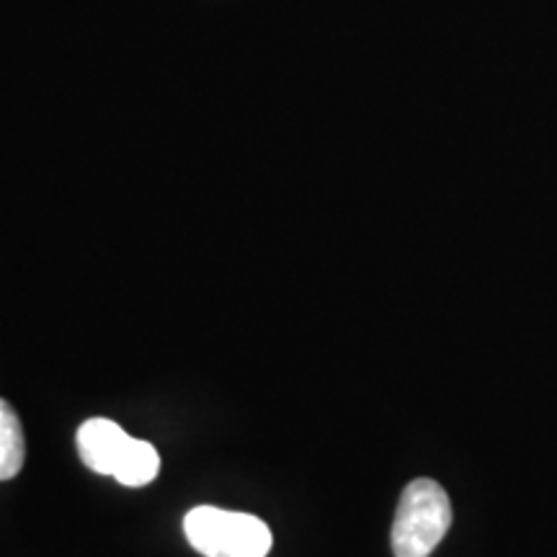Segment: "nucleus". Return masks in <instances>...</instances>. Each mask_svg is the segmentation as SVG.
<instances>
[{
	"label": "nucleus",
	"mask_w": 557,
	"mask_h": 557,
	"mask_svg": "<svg viewBox=\"0 0 557 557\" xmlns=\"http://www.w3.org/2000/svg\"><path fill=\"white\" fill-rule=\"evenodd\" d=\"M451 527V500L431 478L410 480L403 491L393 521L395 557H429L447 537Z\"/></svg>",
	"instance_id": "f257e3e1"
},
{
	"label": "nucleus",
	"mask_w": 557,
	"mask_h": 557,
	"mask_svg": "<svg viewBox=\"0 0 557 557\" xmlns=\"http://www.w3.org/2000/svg\"><path fill=\"white\" fill-rule=\"evenodd\" d=\"M184 532L189 545L205 557H267L274 545L271 529L259 517L218 506L191 508Z\"/></svg>",
	"instance_id": "f03ea898"
},
{
	"label": "nucleus",
	"mask_w": 557,
	"mask_h": 557,
	"mask_svg": "<svg viewBox=\"0 0 557 557\" xmlns=\"http://www.w3.org/2000/svg\"><path fill=\"white\" fill-rule=\"evenodd\" d=\"M160 472V455L152 444L143 442V438H132L129 449L124 451L122 462L116 465L114 478L116 483L127 487H143L152 483Z\"/></svg>",
	"instance_id": "39448f33"
},
{
	"label": "nucleus",
	"mask_w": 557,
	"mask_h": 557,
	"mask_svg": "<svg viewBox=\"0 0 557 557\" xmlns=\"http://www.w3.org/2000/svg\"><path fill=\"white\" fill-rule=\"evenodd\" d=\"M26 438L9 403L0 398V480H13L24 468Z\"/></svg>",
	"instance_id": "20e7f679"
},
{
	"label": "nucleus",
	"mask_w": 557,
	"mask_h": 557,
	"mask_svg": "<svg viewBox=\"0 0 557 557\" xmlns=\"http://www.w3.org/2000/svg\"><path fill=\"white\" fill-rule=\"evenodd\" d=\"M78 455L88 470L99 475H114L124 451L129 449L132 436L116 421L109 418H88L75 436Z\"/></svg>",
	"instance_id": "7ed1b4c3"
}]
</instances>
